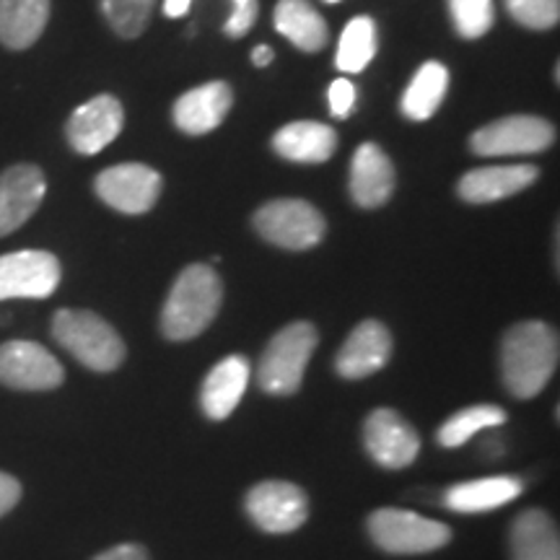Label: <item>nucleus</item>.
Instances as JSON below:
<instances>
[{"label":"nucleus","instance_id":"nucleus-28","mask_svg":"<svg viewBox=\"0 0 560 560\" xmlns=\"http://www.w3.org/2000/svg\"><path fill=\"white\" fill-rule=\"evenodd\" d=\"M112 32L122 39H136L145 32L156 0H100Z\"/></svg>","mask_w":560,"mask_h":560},{"label":"nucleus","instance_id":"nucleus-9","mask_svg":"<svg viewBox=\"0 0 560 560\" xmlns=\"http://www.w3.org/2000/svg\"><path fill=\"white\" fill-rule=\"evenodd\" d=\"M66 382L62 363L45 346L9 340L0 346V384L19 392H50Z\"/></svg>","mask_w":560,"mask_h":560},{"label":"nucleus","instance_id":"nucleus-8","mask_svg":"<svg viewBox=\"0 0 560 560\" xmlns=\"http://www.w3.org/2000/svg\"><path fill=\"white\" fill-rule=\"evenodd\" d=\"M244 511L252 524L268 535H291L304 527L310 516V499L296 482L262 480L247 493Z\"/></svg>","mask_w":560,"mask_h":560},{"label":"nucleus","instance_id":"nucleus-27","mask_svg":"<svg viewBox=\"0 0 560 560\" xmlns=\"http://www.w3.org/2000/svg\"><path fill=\"white\" fill-rule=\"evenodd\" d=\"M506 423V410L499 408V405H472V408H465L441 423L436 433V441L446 450H457V446H465L475 433L495 429V425Z\"/></svg>","mask_w":560,"mask_h":560},{"label":"nucleus","instance_id":"nucleus-2","mask_svg":"<svg viewBox=\"0 0 560 560\" xmlns=\"http://www.w3.org/2000/svg\"><path fill=\"white\" fill-rule=\"evenodd\" d=\"M223 283L210 265H187L174 280L164 310L161 332L166 340L182 342L198 338L219 317Z\"/></svg>","mask_w":560,"mask_h":560},{"label":"nucleus","instance_id":"nucleus-22","mask_svg":"<svg viewBox=\"0 0 560 560\" xmlns=\"http://www.w3.org/2000/svg\"><path fill=\"white\" fill-rule=\"evenodd\" d=\"M511 560H560L558 524L548 511H522L509 532Z\"/></svg>","mask_w":560,"mask_h":560},{"label":"nucleus","instance_id":"nucleus-15","mask_svg":"<svg viewBox=\"0 0 560 560\" xmlns=\"http://www.w3.org/2000/svg\"><path fill=\"white\" fill-rule=\"evenodd\" d=\"M392 359V335L380 319H363L348 335L335 355V371L342 380H366L382 371Z\"/></svg>","mask_w":560,"mask_h":560},{"label":"nucleus","instance_id":"nucleus-37","mask_svg":"<svg viewBox=\"0 0 560 560\" xmlns=\"http://www.w3.org/2000/svg\"><path fill=\"white\" fill-rule=\"evenodd\" d=\"M327 3H340V0H327Z\"/></svg>","mask_w":560,"mask_h":560},{"label":"nucleus","instance_id":"nucleus-24","mask_svg":"<svg viewBox=\"0 0 560 560\" xmlns=\"http://www.w3.org/2000/svg\"><path fill=\"white\" fill-rule=\"evenodd\" d=\"M47 21L50 0H0V42L9 50H30Z\"/></svg>","mask_w":560,"mask_h":560},{"label":"nucleus","instance_id":"nucleus-6","mask_svg":"<svg viewBox=\"0 0 560 560\" xmlns=\"http://www.w3.org/2000/svg\"><path fill=\"white\" fill-rule=\"evenodd\" d=\"M252 226L265 242L280 249L304 252L317 247L325 240L327 223L312 202L296 198L270 200L252 215Z\"/></svg>","mask_w":560,"mask_h":560},{"label":"nucleus","instance_id":"nucleus-21","mask_svg":"<svg viewBox=\"0 0 560 560\" xmlns=\"http://www.w3.org/2000/svg\"><path fill=\"white\" fill-rule=\"evenodd\" d=\"M522 493L524 482L514 475H490V478L452 486L444 493V506L457 511V514H486V511H495L516 501Z\"/></svg>","mask_w":560,"mask_h":560},{"label":"nucleus","instance_id":"nucleus-18","mask_svg":"<svg viewBox=\"0 0 560 560\" xmlns=\"http://www.w3.org/2000/svg\"><path fill=\"white\" fill-rule=\"evenodd\" d=\"M540 177L537 166L532 164H511V166H482V170L467 172L459 179V198L470 206H486L511 195L524 192Z\"/></svg>","mask_w":560,"mask_h":560},{"label":"nucleus","instance_id":"nucleus-3","mask_svg":"<svg viewBox=\"0 0 560 560\" xmlns=\"http://www.w3.org/2000/svg\"><path fill=\"white\" fill-rule=\"evenodd\" d=\"M52 338L75 361L96 374H109V371L120 369L128 355L120 332L107 319L89 310H60L52 317Z\"/></svg>","mask_w":560,"mask_h":560},{"label":"nucleus","instance_id":"nucleus-5","mask_svg":"<svg viewBox=\"0 0 560 560\" xmlns=\"http://www.w3.org/2000/svg\"><path fill=\"white\" fill-rule=\"evenodd\" d=\"M371 542L389 556H423L452 540V529L436 520H425L416 511L380 509L366 520Z\"/></svg>","mask_w":560,"mask_h":560},{"label":"nucleus","instance_id":"nucleus-26","mask_svg":"<svg viewBox=\"0 0 560 560\" xmlns=\"http://www.w3.org/2000/svg\"><path fill=\"white\" fill-rule=\"evenodd\" d=\"M376 55V24L371 16H353L340 34L335 66L342 73H361Z\"/></svg>","mask_w":560,"mask_h":560},{"label":"nucleus","instance_id":"nucleus-36","mask_svg":"<svg viewBox=\"0 0 560 560\" xmlns=\"http://www.w3.org/2000/svg\"><path fill=\"white\" fill-rule=\"evenodd\" d=\"M272 58H276V52H272V47H268V45H260L252 50V62H255L257 68H268Z\"/></svg>","mask_w":560,"mask_h":560},{"label":"nucleus","instance_id":"nucleus-33","mask_svg":"<svg viewBox=\"0 0 560 560\" xmlns=\"http://www.w3.org/2000/svg\"><path fill=\"white\" fill-rule=\"evenodd\" d=\"M21 501V482L13 475L0 472V520L9 514L11 509H16Z\"/></svg>","mask_w":560,"mask_h":560},{"label":"nucleus","instance_id":"nucleus-16","mask_svg":"<svg viewBox=\"0 0 560 560\" xmlns=\"http://www.w3.org/2000/svg\"><path fill=\"white\" fill-rule=\"evenodd\" d=\"M234 91L226 81H208L202 86L187 91L174 102V125L187 136H206L226 120Z\"/></svg>","mask_w":560,"mask_h":560},{"label":"nucleus","instance_id":"nucleus-13","mask_svg":"<svg viewBox=\"0 0 560 560\" xmlns=\"http://www.w3.org/2000/svg\"><path fill=\"white\" fill-rule=\"evenodd\" d=\"M122 125L125 112L120 100L112 94H100L73 109L66 122V136L73 151H79L81 156H94L120 136Z\"/></svg>","mask_w":560,"mask_h":560},{"label":"nucleus","instance_id":"nucleus-32","mask_svg":"<svg viewBox=\"0 0 560 560\" xmlns=\"http://www.w3.org/2000/svg\"><path fill=\"white\" fill-rule=\"evenodd\" d=\"M327 100H330L332 117H348L355 107V86L348 79L332 81L330 91H327Z\"/></svg>","mask_w":560,"mask_h":560},{"label":"nucleus","instance_id":"nucleus-20","mask_svg":"<svg viewBox=\"0 0 560 560\" xmlns=\"http://www.w3.org/2000/svg\"><path fill=\"white\" fill-rule=\"evenodd\" d=\"M272 149L293 164H325L338 151V132L317 120H296L272 136Z\"/></svg>","mask_w":560,"mask_h":560},{"label":"nucleus","instance_id":"nucleus-31","mask_svg":"<svg viewBox=\"0 0 560 560\" xmlns=\"http://www.w3.org/2000/svg\"><path fill=\"white\" fill-rule=\"evenodd\" d=\"M231 9L226 24H223V34L231 39H240L247 34L257 21V0H231Z\"/></svg>","mask_w":560,"mask_h":560},{"label":"nucleus","instance_id":"nucleus-17","mask_svg":"<svg viewBox=\"0 0 560 560\" xmlns=\"http://www.w3.org/2000/svg\"><path fill=\"white\" fill-rule=\"evenodd\" d=\"M397 185L395 166L376 143H363L350 161V198L359 208H382Z\"/></svg>","mask_w":560,"mask_h":560},{"label":"nucleus","instance_id":"nucleus-1","mask_svg":"<svg viewBox=\"0 0 560 560\" xmlns=\"http://www.w3.org/2000/svg\"><path fill=\"white\" fill-rule=\"evenodd\" d=\"M558 355V332L545 322L529 319L509 327L501 340L503 387L516 400H532L548 387Z\"/></svg>","mask_w":560,"mask_h":560},{"label":"nucleus","instance_id":"nucleus-25","mask_svg":"<svg viewBox=\"0 0 560 560\" xmlns=\"http://www.w3.org/2000/svg\"><path fill=\"white\" fill-rule=\"evenodd\" d=\"M450 91V70L436 60H429L412 75L408 91L402 94V115L412 122L431 120Z\"/></svg>","mask_w":560,"mask_h":560},{"label":"nucleus","instance_id":"nucleus-4","mask_svg":"<svg viewBox=\"0 0 560 560\" xmlns=\"http://www.w3.org/2000/svg\"><path fill=\"white\" fill-rule=\"evenodd\" d=\"M319 346V332L312 322H291L272 335L265 348L257 384L272 397L296 395L304 384L306 366Z\"/></svg>","mask_w":560,"mask_h":560},{"label":"nucleus","instance_id":"nucleus-10","mask_svg":"<svg viewBox=\"0 0 560 560\" xmlns=\"http://www.w3.org/2000/svg\"><path fill=\"white\" fill-rule=\"evenodd\" d=\"M60 260L45 249L0 255V301L47 299L60 285Z\"/></svg>","mask_w":560,"mask_h":560},{"label":"nucleus","instance_id":"nucleus-29","mask_svg":"<svg viewBox=\"0 0 560 560\" xmlns=\"http://www.w3.org/2000/svg\"><path fill=\"white\" fill-rule=\"evenodd\" d=\"M450 11L459 37L465 39H480L495 21L493 0H450Z\"/></svg>","mask_w":560,"mask_h":560},{"label":"nucleus","instance_id":"nucleus-35","mask_svg":"<svg viewBox=\"0 0 560 560\" xmlns=\"http://www.w3.org/2000/svg\"><path fill=\"white\" fill-rule=\"evenodd\" d=\"M192 0H164V13L170 19H182L187 11H190Z\"/></svg>","mask_w":560,"mask_h":560},{"label":"nucleus","instance_id":"nucleus-34","mask_svg":"<svg viewBox=\"0 0 560 560\" xmlns=\"http://www.w3.org/2000/svg\"><path fill=\"white\" fill-rule=\"evenodd\" d=\"M94 560H151V556L143 545L125 542V545H115V548L104 550L102 556H96Z\"/></svg>","mask_w":560,"mask_h":560},{"label":"nucleus","instance_id":"nucleus-14","mask_svg":"<svg viewBox=\"0 0 560 560\" xmlns=\"http://www.w3.org/2000/svg\"><path fill=\"white\" fill-rule=\"evenodd\" d=\"M47 195L45 172L34 164H16L0 174V236H9L37 213Z\"/></svg>","mask_w":560,"mask_h":560},{"label":"nucleus","instance_id":"nucleus-12","mask_svg":"<svg viewBox=\"0 0 560 560\" xmlns=\"http://www.w3.org/2000/svg\"><path fill=\"white\" fill-rule=\"evenodd\" d=\"M363 446L376 465L387 470H405L418 459L420 436L400 412L380 408L363 423Z\"/></svg>","mask_w":560,"mask_h":560},{"label":"nucleus","instance_id":"nucleus-30","mask_svg":"<svg viewBox=\"0 0 560 560\" xmlns=\"http://www.w3.org/2000/svg\"><path fill=\"white\" fill-rule=\"evenodd\" d=\"M506 11L529 30H552L560 19V0H503Z\"/></svg>","mask_w":560,"mask_h":560},{"label":"nucleus","instance_id":"nucleus-11","mask_svg":"<svg viewBox=\"0 0 560 560\" xmlns=\"http://www.w3.org/2000/svg\"><path fill=\"white\" fill-rule=\"evenodd\" d=\"M94 190L102 202L128 215L149 213L161 195V174L151 166L128 161L96 174Z\"/></svg>","mask_w":560,"mask_h":560},{"label":"nucleus","instance_id":"nucleus-7","mask_svg":"<svg viewBox=\"0 0 560 560\" xmlns=\"http://www.w3.org/2000/svg\"><path fill=\"white\" fill-rule=\"evenodd\" d=\"M556 143V128L545 117L511 115L475 130L470 149L478 156H527L548 151Z\"/></svg>","mask_w":560,"mask_h":560},{"label":"nucleus","instance_id":"nucleus-23","mask_svg":"<svg viewBox=\"0 0 560 560\" xmlns=\"http://www.w3.org/2000/svg\"><path fill=\"white\" fill-rule=\"evenodd\" d=\"M272 26L301 52H319L327 45L330 30L310 0H278Z\"/></svg>","mask_w":560,"mask_h":560},{"label":"nucleus","instance_id":"nucleus-19","mask_svg":"<svg viewBox=\"0 0 560 560\" xmlns=\"http://www.w3.org/2000/svg\"><path fill=\"white\" fill-rule=\"evenodd\" d=\"M249 361L240 353H231L208 371L200 389V408L210 420H226L240 408L249 384Z\"/></svg>","mask_w":560,"mask_h":560}]
</instances>
